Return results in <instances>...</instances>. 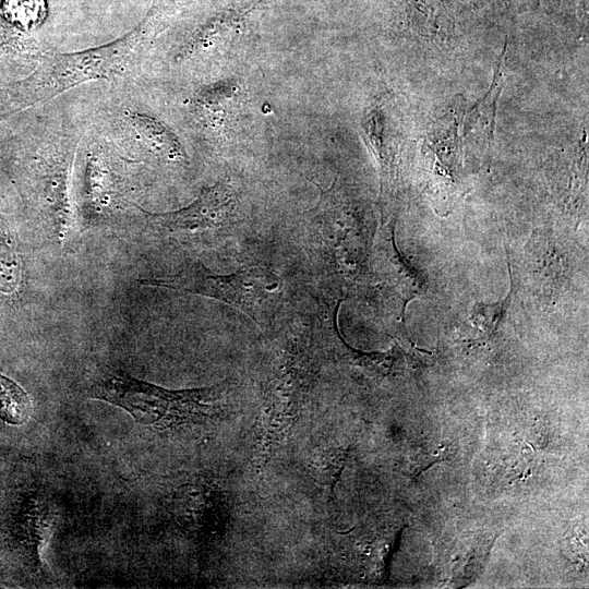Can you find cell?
Here are the masks:
<instances>
[{
    "label": "cell",
    "mask_w": 589,
    "mask_h": 589,
    "mask_svg": "<svg viewBox=\"0 0 589 589\" xmlns=\"http://www.w3.org/2000/svg\"><path fill=\"white\" fill-rule=\"evenodd\" d=\"M226 390V383L212 387L169 390L107 365L88 376L86 394L124 409L136 422L154 428L200 422L209 417Z\"/></svg>",
    "instance_id": "6da1fadb"
},
{
    "label": "cell",
    "mask_w": 589,
    "mask_h": 589,
    "mask_svg": "<svg viewBox=\"0 0 589 589\" xmlns=\"http://www.w3.org/2000/svg\"><path fill=\"white\" fill-rule=\"evenodd\" d=\"M137 283L223 301L239 309L257 324L268 317L277 303L279 287L276 276L262 266H247L228 275H219L200 262L188 264L168 277L143 278Z\"/></svg>",
    "instance_id": "7a4b0ae2"
},
{
    "label": "cell",
    "mask_w": 589,
    "mask_h": 589,
    "mask_svg": "<svg viewBox=\"0 0 589 589\" xmlns=\"http://www.w3.org/2000/svg\"><path fill=\"white\" fill-rule=\"evenodd\" d=\"M137 40L131 38L118 44L94 48L72 55H48L31 80L33 101L49 98L85 81L101 79L119 72L137 52Z\"/></svg>",
    "instance_id": "3957f363"
},
{
    "label": "cell",
    "mask_w": 589,
    "mask_h": 589,
    "mask_svg": "<svg viewBox=\"0 0 589 589\" xmlns=\"http://www.w3.org/2000/svg\"><path fill=\"white\" fill-rule=\"evenodd\" d=\"M237 205L233 189L220 182L205 189L184 208L146 215L151 225L164 233L178 236L219 233L232 225Z\"/></svg>",
    "instance_id": "277c9868"
},
{
    "label": "cell",
    "mask_w": 589,
    "mask_h": 589,
    "mask_svg": "<svg viewBox=\"0 0 589 589\" xmlns=\"http://www.w3.org/2000/svg\"><path fill=\"white\" fill-rule=\"evenodd\" d=\"M373 264L380 278L400 296L404 302L409 301L420 292L417 276L396 249L390 225H386L377 233Z\"/></svg>",
    "instance_id": "5b68a950"
},
{
    "label": "cell",
    "mask_w": 589,
    "mask_h": 589,
    "mask_svg": "<svg viewBox=\"0 0 589 589\" xmlns=\"http://www.w3.org/2000/svg\"><path fill=\"white\" fill-rule=\"evenodd\" d=\"M130 118L142 140L154 152L169 160L184 158V151L178 137L160 121L142 113H133Z\"/></svg>",
    "instance_id": "8992f818"
},
{
    "label": "cell",
    "mask_w": 589,
    "mask_h": 589,
    "mask_svg": "<svg viewBox=\"0 0 589 589\" xmlns=\"http://www.w3.org/2000/svg\"><path fill=\"white\" fill-rule=\"evenodd\" d=\"M31 413L32 404L24 389L0 374V419L20 425L28 420Z\"/></svg>",
    "instance_id": "52a82bcc"
},
{
    "label": "cell",
    "mask_w": 589,
    "mask_h": 589,
    "mask_svg": "<svg viewBox=\"0 0 589 589\" xmlns=\"http://www.w3.org/2000/svg\"><path fill=\"white\" fill-rule=\"evenodd\" d=\"M1 11L10 23L29 28L43 20L46 9L43 0H4Z\"/></svg>",
    "instance_id": "ba28073f"
}]
</instances>
